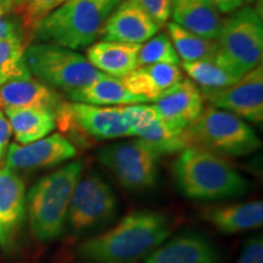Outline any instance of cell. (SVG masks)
Listing matches in <instances>:
<instances>
[{"label": "cell", "mask_w": 263, "mask_h": 263, "mask_svg": "<svg viewBox=\"0 0 263 263\" xmlns=\"http://www.w3.org/2000/svg\"><path fill=\"white\" fill-rule=\"evenodd\" d=\"M171 219L156 211H138L110 230L84 241L77 255L84 263H136L168 238Z\"/></svg>", "instance_id": "1"}, {"label": "cell", "mask_w": 263, "mask_h": 263, "mask_svg": "<svg viewBox=\"0 0 263 263\" xmlns=\"http://www.w3.org/2000/svg\"><path fill=\"white\" fill-rule=\"evenodd\" d=\"M0 14H2V15H8L9 14L8 9H6V6H5L3 0H0Z\"/></svg>", "instance_id": "37"}, {"label": "cell", "mask_w": 263, "mask_h": 263, "mask_svg": "<svg viewBox=\"0 0 263 263\" xmlns=\"http://www.w3.org/2000/svg\"><path fill=\"white\" fill-rule=\"evenodd\" d=\"M83 168V161H73L39 179L29 190L26 201L29 226L35 238L47 241L64 232L72 194Z\"/></svg>", "instance_id": "4"}, {"label": "cell", "mask_w": 263, "mask_h": 263, "mask_svg": "<svg viewBox=\"0 0 263 263\" xmlns=\"http://www.w3.org/2000/svg\"><path fill=\"white\" fill-rule=\"evenodd\" d=\"M173 22L207 39H217L223 20L210 0H171Z\"/></svg>", "instance_id": "18"}, {"label": "cell", "mask_w": 263, "mask_h": 263, "mask_svg": "<svg viewBox=\"0 0 263 263\" xmlns=\"http://www.w3.org/2000/svg\"><path fill=\"white\" fill-rule=\"evenodd\" d=\"M26 216L25 183L9 167L0 168V246L14 248Z\"/></svg>", "instance_id": "14"}, {"label": "cell", "mask_w": 263, "mask_h": 263, "mask_svg": "<svg viewBox=\"0 0 263 263\" xmlns=\"http://www.w3.org/2000/svg\"><path fill=\"white\" fill-rule=\"evenodd\" d=\"M153 107L167 126L183 132L202 114L203 98L192 80L183 78L156 99Z\"/></svg>", "instance_id": "13"}, {"label": "cell", "mask_w": 263, "mask_h": 263, "mask_svg": "<svg viewBox=\"0 0 263 263\" xmlns=\"http://www.w3.org/2000/svg\"><path fill=\"white\" fill-rule=\"evenodd\" d=\"M179 57L170 37L164 33L157 34L140 45L138 52V67L154 64L179 65Z\"/></svg>", "instance_id": "28"}, {"label": "cell", "mask_w": 263, "mask_h": 263, "mask_svg": "<svg viewBox=\"0 0 263 263\" xmlns=\"http://www.w3.org/2000/svg\"><path fill=\"white\" fill-rule=\"evenodd\" d=\"M141 44L101 41L87 48L85 58L105 74L122 78L138 67V52Z\"/></svg>", "instance_id": "20"}, {"label": "cell", "mask_w": 263, "mask_h": 263, "mask_svg": "<svg viewBox=\"0 0 263 263\" xmlns=\"http://www.w3.org/2000/svg\"><path fill=\"white\" fill-rule=\"evenodd\" d=\"M67 98L76 103H84L97 106H124L132 104L150 103L146 98L133 94L120 78L104 76L87 87L67 91Z\"/></svg>", "instance_id": "21"}, {"label": "cell", "mask_w": 263, "mask_h": 263, "mask_svg": "<svg viewBox=\"0 0 263 263\" xmlns=\"http://www.w3.org/2000/svg\"><path fill=\"white\" fill-rule=\"evenodd\" d=\"M62 101L51 87L31 76L0 85V107L43 108L55 114Z\"/></svg>", "instance_id": "16"}, {"label": "cell", "mask_w": 263, "mask_h": 263, "mask_svg": "<svg viewBox=\"0 0 263 263\" xmlns=\"http://www.w3.org/2000/svg\"><path fill=\"white\" fill-rule=\"evenodd\" d=\"M134 137L143 140L159 156L178 153L186 147L183 132L172 129L159 116L149 126L137 130Z\"/></svg>", "instance_id": "26"}, {"label": "cell", "mask_w": 263, "mask_h": 263, "mask_svg": "<svg viewBox=\"0 0 263 263\" xmlns=\"http://www.w3.org/2000/svg\"><path fill=\"white\" fill-rule=\"evenodd\" d=\"M213 59L236 77L241 78L258 66L263 51L261 15L250 6H241L222 22L216 39Z\"/></svg>", "instance_id": "7"}, {"label": "cell", "mask_w": 263, "mask_h": 263, "mask_svg": "<svg viewBox=\"0 0 263 263\" xmlns=\"http://www.w3.org/2000/svg\"><path fill=\"white\" fill-rule=\"evenodd\" d=\"M103 166L129 190L151 189L157 182L159 155L143 140L118 143L101 147L97 154Z\"/></svg>", "instance_id": "9"}, {"label": "cell", "mask_w": 263, "mask_h": 263, "mask_svg": "<svg viewBox=\"0 0 263 263\" xmlns=\"http://www.w3.org/2000/svg\"><path fill=\"white\" fill-rule=\"evenodd\" d=\"M145 263H218L211 242L199 233H184L154 250Z\"/></svg>", "instance_id": "17"}, {"label": "cell", "mask_w": 263, "mask_h": 263, "mask_svg": "<svg viewBox=\"0 0 263 263\" xmlns=\"http://www.w3.org/2000/svg\"><path fill=\"white\" fill-rule=\"evenodd\" d=\"M236 263H263L262 236H255L246 242Z\"/></svg>", "instance_id": "32"}, {"label": "cell", "mask_w": 263, "mask_h": 263, "mask_svg": "<svg viewBox=\"0 0 263 263\" xmlns=\"http://www.w3.org/2000/svg\"><path fill=\"white\" fill-rule=\"evenodd\" d=\"M120 80L133 94L155 101L164 91L182 81L183 73L179 65L154 64L139 66Z\"/></svg>", "instance_id": "19"}, {"label": "cell", "mask_w": 263, "mask_h": 263, "mask_svg": "<svg viewBox=\"0 0 263 263\" xmlns=\"http://www.w3.org/2000/svg\"><path fill=\"white\" fill-rule=\"evenodd\" d=\"M3 2H4L9 12H16L17 14L18 10L24 5L25 0H3Z\"/></svg>", "instance_id": "36"}, {"label": "cell", "mask_w": 263, "mask_h": 263, "mask_svg": "<svg viewBox=\"0 0 263 263\" xmlns=\"http://www.w3.org/2000/svg\"><path fill=\"white\" fill-rule=\"evenodd\" d=\"M212 107L221 108L250 122L263 121V68L261 65L249 71L234 84L222 89H200Z\"/></svg>", "instance_id": "11"}, {"label": "cell", "mask_w": 263, "mask_h": 263, "mask_svg": "<svg viewBox=\"0 0 263 263\" xmlns=\"http://www.w3.org/2000/svg\"><path fill=\"white\" fill-rule=\"evenodd\" d=\"M182 67L188 73L190 80L200 85L201 89H222L240 80L213 58L192 62L183 61Z\"/></svg>", "instance_id": "25"}, {"label": "cell", "mask_w": 263, "mask_h": 263, "mask_svg": "<svg viewBox=\"0 0 263 263\" xmlns=\"http://www.w3.org/2000/svg\"><path fill=\"white\" fill-rule=\"evenodd\" d=\"M67 2L68 0H25L17 12L21 16L22 28L32 33L41 20Z\"/></svg>", "instance_id": "29"}, {"label": "cell", "mask_w": 263, "mask_h": 263, "mask_svg": "<svg viewBox=\"0 0 263 263\" xmlns=\"http://www.w3.org/2000/svg\"><path fill=\"white\" fill-rule=\"evenodd\" d=\"M159 25L133 0H123L104 26L103 41L141 44L159 32Z\"/></svg>", "instance_id": "15"}, {"label": "cell", "mask_w": 263, "mask_h": 263, "mask_svg": "<svg viewBox=\"0 0 263 263\" xmlns=\"http://www.w3.org/2000/svg\"><path fill=\"white\" fill-rule=\"evenodd\" d=\"M183 138L186 147L200 146L228 156H245L261 147L257 134L242 118L216 107L203 108L183 130Z\"/></svg>", "instance_id": "5"}, {"label": "cell", "mask_w": 263, "mask_h": 263, "mask_svg": "<svg viewBox=\"0 0 263 263\" xmlns=\"http://www.w3.org/2000/svg\"><path fill=\"white\" fill-rule=\"evenodd\" d=\"M136 4L143 9L159 27L168 21L171 16V0H133Z\"/></svg>", "instance_id": "31"}, {"label": "cell", "mask_w": 263, "mask_h": 263, "mask_svg": "<svg viewBox=\"0 0 263 263\" xmlns=\"http://www.w3.org/2000/svg\"><path fill=\"white\" fill-rule=\"evenodd\" d=\"M77 150L60 133L51 134L26 145L11 144L6 153V167L10 170H41L58 166L73 159Z\"/></svg>", "instance_id": "12"}, {"label": "cell", "mask_w": 263, "mask_h": 263, "mask_svg": "<svg viewBox=\"0 0 263 263\" xmlns=\"http://www.w3.org/2000/svg\"><path fill=\"white\" fill-rule=\"evenodd\" d=\"M5 114L16 140L22 145L47 137L57 128L55 114L49 110L33 107H8L5 108Z\"/></svg>", "instance_id": "23"}, {"label": "cell", "mask_w": 263, "mask_h": 263, "mask_svg": "<svg viewBox=\"0 0 263 263\" xmlns=\"http://www.w3.org/2000/svg\"><path fill=\"white\" fill-rule=\"evenodd\" d=\"M55 122L61 132L82 139L83 136L95 140H108L133 136V128L122 106L62 101L55 111Z\"/></svg>", "instance_id": "8"}, {"label": "cell", "mask_w": 263, "mask_h": 263, "mask_svg": "<svg viewBox=\"0 0 263 263\" xmlns=\"http://www.w3.org/2000/svg\"><path fill=\"white\" fill-rule=\"evenodd\" d=\"M242 2H244V3H248V4H252V3L258 2V0H242ZM259 2H261V0H259Z\"/></svg>", "instance_id": "38"}, {"label": "cell", "mask_w": 263, "mask_h": 263, "mask_svg": "<svg viewBox=\"0 0 263 263\" xmlns=\"http://www.w3.org/2000/svg\"><path fill=\"white\" fill-rule=\"evenodd\" d=\"M202 217L219 232L228 235L235 234L262 226L263 203L262 201H249L212 207L206 210Z\"/></svg>", "instance_id": "22"}, {"label": "cell", "mask_w": 263, "mask_h": 263, "mask_svg": "<svg viewBox=\"0 0 263 263\" xmlns=\"http://www.w3.org/2000/svg\"><path fill=\"white\" fill-rule=\"evenodd\" d=\"M168 34L178 57L184 62L211 59L216 55V39H207L180 27L174 22L167 25Z\"/></svg>", "instance_id": "24"}, {"label": "cell", "mask_w": 263, "mask_h": 263, "mask_svg": "<svg viewBox=\"0 0 263 263\" xmlns=\"http://www.w3.org/2000/svg\"><path fill=\"white\" fill-rule=\"evenodd\" d=\"M24 60L29 73L37 80L66 93L87 87L106 76L80 52L51 43L27 45Z\"/></svg>", "instance_id": "6"}, {"label": "cell", "mask_w": 263, "mask_h": 263, "mask_svg": "<svg viewBox=\"0 0 263 263\" xmlns=\"http://www.w3.org/2000/svg\"><path fill=\"white\" fill-rule=\"evenodd\" d=\"M210 2L215 5V8L219 12H223V14L234 12L241 6H244L242 0H210Z\"/></svg>", "instance_id": "35"}, {"label": "cell", "mask_w": 263, "mask_h": 263, "mask_svg": "<svg viewBox=\"0 0 263 263\" xmlns=\"http://www.w3.org/2000/svg\"><path fill=\"white\" fill-rule=\"evenodd\" d=\"M10 137H11V127L8 118L0 111V160L4 156Z\"/></svg>", "instance_id": "34"}, {"label": "cell", "mask_w": 263, "mask_h": 263, "mask_svg": "<svg viewBox=\"0 0 263 263\" xmlns=\"http://www.w3.org/2000/svg\"><path fill=\"white\" fill-rule=\"evenodd\" d=\"M173 178L180 192L194 200L241 196L250 186L228 161L200 146L182 150L173 164Z\"/></svg>", "instance_id": "2"}, {"label": "cell", "mask_w": 263, "mask_h": 263, "mask_svg": "<svg viewBox=\"0 0 263 263\" xmlns=\"http://www.w3.org/2000/svg\"><path fill=\"white\" fill-rule=\"evenodd\" d=\"M117 199L111 186L98 174L80 178L72 194L67 222L76 232L93 229L112 219L117 212Z\"/></svg>", "instance_id": "10"}, {"label": "cell", "mask_w": 263, "mask_h": 263, "mask_svg": "<svg viewBox=\"0 0 263 263\" xmlns=\"http://www.w3.org/2000/svg\"><path fill=\"white\" fill-rule=\"evenodd\" d=\"M9 38H22V27H20L15 20L0 14V41Z\"/></svg>", "instance_id": "33"}, {"label": "cell", "mask_w": 263, "mask_h": 263, "mask_svg": "<svg viewBox=\"0 0 263 263\" xmlns=\"http://www.w3.org/2000/svg\"><path fill=\"white\" fill-rule=\"evenodd\" d=\"M123 0H68L41 20L32 37L42 43L82 50L101 37L104 26Z\"/></svg>", "instance_id": "3"}, {"label": "cell", "mask_w": 263, "mask_h": 263, "mask_svg": "<svg viewBox=\"0 0 263 263\" xmlns=\"http://www.w3.org/2000/svg\"><path fill=\"white\" fill-rule=\"evenodd\" d=\"M124 114L133 128V137L137 130L149 126L154 120L157 118V114L153 105L145 104H132L122 106Z\"/></svg>", "instance_id": "30"}, {"label": "cell", "mask_w": 263, "mask_h": 263, "mask_svg": "<svg viewBox=\"0 0 263 263\" xmlns=\"http://www.w3.org/2000/svg\"><path fill=\"white\" fill-rule=\"evenodd\" d=\"M25 48L26 44L22 38L0 41V85L31 76L25 65Z\"/></svg>", "instance_id": "27"}]
</instances>
